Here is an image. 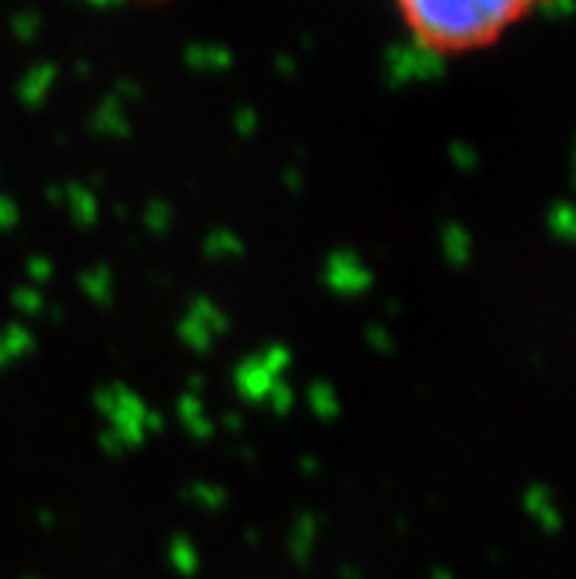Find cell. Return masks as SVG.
Instances as JSON below:
<instances>
[{"label":"cell","instance_id":"6da1fadb","mask_svg":"<svg viewBox=\"0 0 576 579\" xmlns=\"http://www.w3.org/2000/svg\"><path fill=\"white\" fill-rule=\"evenodd\" d=\"M541 0H397L400 18L421 48L459 56L500 42Z\"/></svg>","mask_w":576,"mask_h":579}]
</instances>
